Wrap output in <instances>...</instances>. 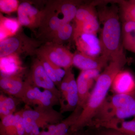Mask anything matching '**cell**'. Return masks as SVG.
Segmentation results:
<instances>
[{
    "mask_svg": "<svg viewBox=\"0 0 135 135\" xmlns=\"http://www.w3.org/2000/svg\"><path fill=\"white\" fill-rule=\"evenodd\" d=\"M133 120H135V116H134V118H133Z\"/></svg>",
    "mask_w": 135,
    "mask_h": 135,
    "instance_id": "d6a6232c",
    "label": "cell"
},
{
    "mask_svg": "<svg viewBox=\"0 0 135 135\" xmlns=\"http://www.w3.org/2000/svg\"><path fill=\"white\" fill-rule=\"evenodd\" d=\"M25 122L37 126L40 129L47 128L49 126L60 123L64 119V116L60 112L53 107H31L25 105L19 111Z\"/></svg>",
    "mask_w": 135,
    "mask_h": 135,
    "instance_id": "8992f818",
    "label": "cell"
},
{
    "mask_svg": "<svg viewBox=\"0 0 135 135\" xmlns=\"http://www.w3.org/2000/svg\"><path fill=\"white\" fill-rule=\"evenodd\" d=\"M79 51L90 56L102 55V50L99 38L96 35L82 33L73 38Z\"/></svg>",
    "mask_w": 135,
    "mask_h": 135,
    "instance_id": "7c38bea8",
    "label": "cell"
},
{
    "mask_svg": "<svg viewBox=\"0 0 135 135\" xmlns=\"http://www.w3.org/2000/svg\"><path fill=\"white\" fill-rule=\"evenodd\" d=\"M97 16L101 26L99 39L102 55L111 61L124 53L119 8L114 4H101L98 9Z\"/></svg>",
    "mask_w": 135,
    "mask_h": 135,
    "instance_id": "7a4b0ae2",
    "label": "cell"
},
{
    "mask_svg": "<svg viewBox=\"0 0 135 135\" xmlns=\"http://www.w3.org/2000/svg\"><path fill=\"white\" fill-rule=\"evenodd\" d=\"M122 33L123 47L130 51L135 45V22H124Z\"/></svg>",
    "mask_w": 135,
    "mask_h": 135,
    "instance_id": "cb8c5ba5",
    "label": "cell"
},
{
    "mask_svg": "<svg viewBox=\"0 0 135 135\" xmlns=\"http://www.w3.org/2000/svg\"><path fill=\"white\" fill-rule=\"evenodd\" d=\"M44 42L26 35L22 29L14 36L0 42V57L15 54L21 56L34 55Z\"/></svg>",
    "mask_w": 135,
    "mask_h": 135,
    "instance_id": "5b68a950",
    "label": "cell"
},
{
    "mask_svg": "<svg viewBox=\"0 0 135 135\" xmlns=\"http://www.w3.org/2000/svg\"><path fill=\"white\" fill-rule=\"evenodd\" d=\"M82 110L80 107L77 106L67 118L60 123L49 126L47 131H41L39 135H69L70 128L76 122Z\"/></svg>",
    "mask_w": 135,
    "mask_h": 135,
    "instance_id": "ac0fdd59",
    "label": "cell"
},
{
    "mask_svg": "<svg viewBox=\"0 0 135 135\" xmlns=\"http://www.w3.org/2000/svg\"><path fill=\"white\" fill-rule=\"evenodd\" d=\"M25 81V89L21 101L25 105L33 107H53L55 105L43 91H41L39 88L32 86L26 80Z\"/></svg>",
    "mask_w": 135,
    "mask_h": 135,
    "instance_id": "4fadbf2b",
    "label": "cell"
},
{
    "mask_svg": "<svg viewBox=\"0 0 135 135\" xmlns=\"http://www.w3.org/2000/svg\"><path fill=\"white\" fill-rule=\"evenodd\" d=\"M17 19L0 14V42L16 35L21 29Z\"/></svg>",
    "mask_w": 135,
    "mask_h": 135,
    "instance_id": "ffe728a7",
    "label": "cell"
},
{
    "mask_svg": "<svg viewBox=\"0 0 135 135\" xmlns=\"http://www.w3.org/2000/svg\"><path fill=\"white\" fill-rule=\"evenodd\" d=\"M26 80L32 86L53 92L58 97L60 101L59 90L47 74L41 62L37 57L33 60L29 75Z\"/></svg>",
    "mask_w": 135,
    "mask_h": 135,
    "instance_id": "9c48e42d",
    "label": "cell"
},
{
    "mask_svg": "<svg viewBox=\"0 0 135 135\" xmlns=\"http://www.w3.org/2000/svg\"><path fill=\"white\" fill-rule=\"evenodd\" d=\"M20 4L19 1L17 0H1V11L3 13L9 14L17 11Z\"/></svg>",
    "mask_w": 135,
    "mask_h": 135,
    "instance_id": "f1b7e54d",
    "label": "cell"
},
{
    "mask_svg": "<svg viewBox=\"0 0 135 135\" xmlns=\"http://www.w3.org/2000/svg\"><path fill=\"white\" fill-rule=\"evenodd\" d=\"M110 61L109 59L102 55L99 56H90L79 51L74 54L73 65L81 71L98 70L101 71L108 65Z\"/></svg>",
    "mask_w": 135,
    "mask_h": 135,
    "instance_id": "5bb4252c",
    "label": "cell"
},
{
    "mask_svg": "<svg viewBox=\"0 0 135 135\" xmlns=\"http://www.w3.org/2000/svg\"><path fill=\"white\" fill-rule=\"evenodd\" d=\"M25 87V81L23 80L20 75H1L0 89L5 95L14 97L21 101Z\"/></svg>",
    "mask_w": 135,
    "mask_h": 135,
    "instance_id": "9a60e30c",
    "label": "cell"
},
{
    "mask_svg": "<svg viewBox=\"0 0 135 135\" xmlns=\"http://www.w3.org/2000/svg\"><path fill=\"white\" fill-rule=\"evenodd\" d=\"M111 89L114 94L134 95L135 92V78L127 70L120 71L114 80Z\"/></svg>",
    "mask_w": 135,
    "mask_h": 135,
    "instance_id": "2e32d148",
    "label": "cell"
},
{
    "mask_svg": "<svg viewBox=\"0 0 135 135\" xmlns=\"http://www.w3.org/2000/svg\"><path fill=\"white\" fill-rule=\"evenodd\" d=\"M37 57L40 62H41L43 65L45 71L49 77L52 80V81L55 84L56 86L59 89L60 84L62 82V79L55 72V70H53L49 60L44 57L41 56H36Z\"/></svg>",
    "mask_w": 135,
    "mask_h": 135,
    "instance_id": "83f0119b",
    "label": "cell"
},
{
    "mask_svg": "<svg viewBox=\"0 0 135 135\" xmlns=\"http://www.w3.org/2000/svg\"><path fill=\"white\" fill-rule=\"evenodd\" d=\"M73 32L74 29L70 23H66L51 35L46 42H50L62 45L63 42L71 38L72 35H73Z\"/></svg>",
    "mask_w": 135,
    "mask_h": 135,
    "instance_id": "603a6c76",
    "label": "cell"
},
{
    "mask_svg": "<svg viewBox=\"0 0 135 135\" xmlns=\"http://www.w3.org/2000/svg\"><path fill=\"white\" fill-rule=\"evenodd\" d=\"M69 135H84V134L82 129V130L78 131L76 132L71 133L69 134Z\"/></svg>",
    "mask_w": 135,
    "mask_h": 135,
    "instance_id": "4dcf8cb0",
    "label": "cell"
},
{
    "mask_svg": "<svg viewBox=\"0 0 135 135\" xmlns=\"http://www.w3.org/2000/svg\"><path fill=\"white\" fill-rule=\"evenodd\" d=\"M118 3L124 22H135V0L121 1Z\"/></svg>",
    "mask_w": 135,
    "mask_h": 135,
    "instance_id": "4316f807",
    "label": "cell"
},
{
    "mask_svg": "<svg viewBox=\"0 0 135 135\" xmlns=\"http://www.w3.org/2000/svg\"><path fill=\"white\" fill-rule=\"evenodd\" d=\"M100 71L98 70L81 71L76 80L79 97L78 105L83 109L88 100L92 87L100 75Z\"/></svg>",
    "mask_w": 135,
    "mask_h": 135,
    "instance_id": "8fae6325",
    "label": "cell"
},
{
    "mask_svg": "<svg viewBox=\"0 0 135 135\" xmlns=\"http://www.w3.org/2000/svg\"><path fill=\"white\" fill-rule=\"evenodd\" d=\"M35 55L44 57L65 70L73 65L74 54L62 45L47 42L36 50Z\"/></svg>",
    "mask_w": 135,
    "mask_h": 135,
    "instance_id": "ba28073f",
    "label": "cell"
},
{
    "mask_svg": "<svg viewBox=\"0 0 135 135\" xmlns=\"http://www.w3.org/2000/svg\"><path fill=\"white\" fill-rule=\"evenodd\" d=\"M80 2L51 1L43 9V15L37 35L40 40L46 42L49 37L66 23L75 18Z\"/></svg>",
    "mask_w": 135,
    "mask_h": 135,
    "instance_id": "3957f363",
    "label": "cell"
},
{
    "mask_svg": "<svg viewBox=\"0 0 135 135\" xmlns=\"http://www.w3.org/2000/svg\"><path fill=\"white\" fill-rule=\"evenodd\" d=\"M97 14L92 4L80 5L77 9L74 20L75 25L97 17Z\"/></svg>",
    "mask_w": 135,
    "mask_h": 135,
    "instance_id": "d4e9b609",
    "label": "cell"
},
{
    "mask_svg": "<svg viewBox=\"0 0 135 135\" xmlns=\"http://www.w3.org/2000/svg\"><path fill=\"white\" fill-rule=\"evenodd\" d=\"M20 57L15 54L0 57L1 75H20L23 71Z\"/></svg>",
    "mask_w": 135,
    "mask_h": 135,
    "instance_id": "d6986e66",
    "label": "cell"
},
{
    "mask_svg": "<svg viewBox=\"0 0 135 135\" xmlns=\"http://www.w3.org/2000/svg\"><path fill=\"white\" fill-rule=\"evenodd\" d=\"M59 88L60 94V111L62 113L73 112L78 106L79 93L77 81L72 68L65 70Z\"/></svg>",
    "mask_w": 135,
    "mask_h": 135,
    "instance_id": "52a82bcc",
    "label": "cell"
},
{
    "mask_svg": "<svg viewBox=\"0 0 135 135\" xmlns=\"http://www.w3.org/2000/svg\"><path fill=\"white\" fill-rule=\"evenodd\" d=\"M103 128L116 131L128 135H135V120H114L100 123L96 128Z\"/></svg>",
    "mask_w": 135,
    "mask_h": 135,
    "instance_id": "44dd1931",
    "label": "cell"
},
{
    "mask_svg": "<svg viewBox=\"0 0 135 135\" xmlns=\"http://www.w3.org/2000/svg\"><path fill=\"white\" fill-rule=\"evenodd\" d=\"M96 135H128L109 129L104 128L98 131Z\"/></svg>",
    "mask_w": 135,
    "mask_h": 135,
    "instance_id": "f546056e",
    "label": "cell"
},
{
    "mask_svg": "<svg viewBox=\"0 0 135 135\" xmlns=\"http://www.w3.org/2000/svg\"><path fill=\"white\" fill-rule=\"evenodd\" d=\"M130 51H132V52H133V53H135V45L133 46L132 48L131 49Z\"/></svg>",
    "mask_w": 135,
    "mask_h": 135,
    "instance_id": "1f68e13d",
    "label": "cell"
},
{
    "mask_svg": "<svg viewBox=\"0 0 135 135\" xmlns=\"http://www.w3.org/2000/svg\"><path fill=\"white\" fill-rule=\"evenodd\" d=\"M17 20L21 26L26 27L34 31L41 25L43 9L35 7L31 2H22L17 10Z\"/></svg>",
    "mask_w": 135,
    "mask_h": 135,
    "instance_id": "30bf717a",
    "label": "cell"
},
{
    "mask_svg": "<svg viewBox=\"0 0 135 135\" xmlns=\"http://www.w3.org/2000/svg\"><path fill=\"white\" fill-rule=\"evenodd\" d=\"M20 99L2 93L0 95V118L16 113L18 101Z\"/></svg>",
    "mask_w": 135,
    "mask_h": 135,
    "instance_id": "7402d4cb",
    "label": "cell"
},
{
    "mask_svg": "<svg viewBox=\"0 0 135 135\" xmlns=\"http://www.w3.org/2000/svg\"><path fill=\"white\" fill-rule=\"evenodd\" d=\"M135 116V98L133 95L114 94L107 98L89 124L96 127L100 123L125 120Z\"/></svg>",
    "mask_w": 135,
    "mask_h": 135,
    "instance_id": "277c9868",
    "label": "cell"
},
{
    "mask_svg": "<svg viewBox=\"0 0 135 135\" xmlns=\"http://www.w3.org/2000/svg\"><path fill=\"white\" fill-rule=\"evenodd\" d=\"M127 62L124 53L110 61L96 81L86 104L76 122L70 128V134L89 126L107 98L114 78Z\"/></svg>",
    "mask_w": 135,
    "mask_h": 135,
    "instance_id": "6da1fadb",
    "label": "cell"
},
{
    "mask_svg": "<svg viewBox=\"0 0 135 135\" xmlns=\"http://www.w3.org/2000/svg\"><path fill=\"white\" fill-rule=\"evenodd\" d=\"M100 29L98 18H96L80 24L75 25L74 29L73 38L82 33L91 34L97 35Z\"/></svg>",
    "mask_w": 135,
    "mask_h": 135,
    "instance_id": "484cf974",
    "label": "cell"
},
{
    "mask_svg": "<svg viewBox=\"0 0 135 135\" xmlns=\"http://www.w3.org/2000/svg\"><path fill=\"white\" fill-rule=\"evenodd\" d=\"M23 117L19 111L1 119L0 135H24Z\"/></svg>",
    "mask_w": 135,
    "mask_h": 135,
    "instance_id": "e0dca14e",
    "label": "cell"
}]
</instances>
